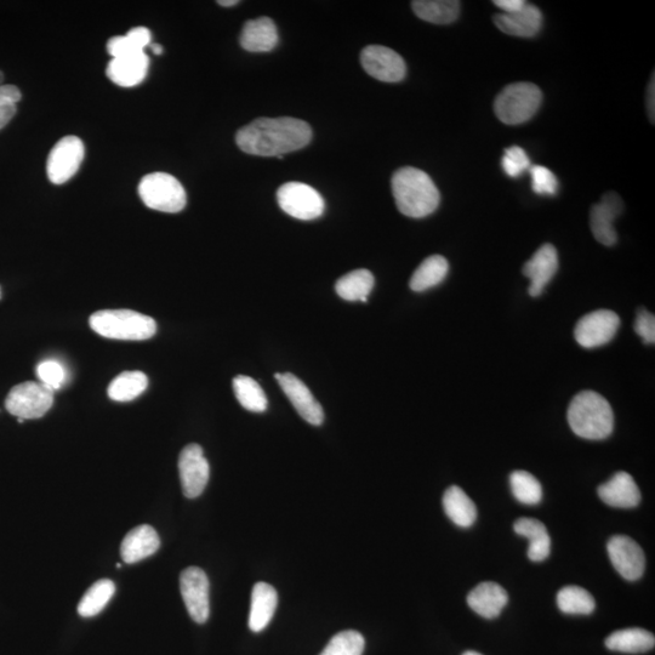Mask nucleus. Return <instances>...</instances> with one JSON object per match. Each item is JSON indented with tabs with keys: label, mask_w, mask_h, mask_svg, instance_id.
I'll use <instances>...</instances> for the list:
<instances>
[{
	"label": "nucleus",
	"mask_w": 655,
	"mask_h": 655,
	"mask_svg": "<svg viewBox=\"0 0 655 655\" xmlns=\"http://www.w3.org/2000/svg\"><path fill=\"white\" fill-rule=\"evenodd\" d=\"M311 139L310 125L290 117L255 119L236 135L241 151L260 157H283L306 147Z\"/></svg>",
	"instance_id": "nucleus-1"
},
{
	"label": "nucleus",
	"mask_w": 655,
	"mask_h": 655,
	"mask_svg": "<svg viewBox=\"0 0 655 655\" xmlns=\"http://www.w3.org/2000/svg\"><path fill=\"white\" fill-rule=\"evenodd\" d=\"M392 192L398 210L413 219L435 213L441 201L434 181L417 168L397 170L392 176Z\"/></svg>",
	"instance_id": "nucleus-2"
},
{
	"label": "nucleus",
	"mask_w": 655,
	"mask_h": 655,
	"mask_svg": "<svg viewBox=\"0 0 655 655\" xmlns=\"http://www.w3.org/2000/svg\"><path fill=\"white\" fill-rule=\"evenodd\" d=\"M567 418L574 434L585 440H605L614 429L611 404L594 391L578 393L569 404Z\"/></svg>",
	"instance_id": "nucleus-3"
},
{
	"label": "nucleus",
	"mask_w": 655,
	"mask_h": 655,
	"mask_svg": "<svg viewBox=\"0 0 655 655\" xmlns=\"http://www.w3.org/2000/svg\"><path fill=\"white\" fill-rule=\"evenodd\" d=\"M90 327L107 339L140 341L151 339L157 333L152 317L130 310H104L90 317Z\"/></svg>",
	"instance_id": "nucleus-4"
},
{
	"label": "nucleus",
	"mask_w": 655,
	"mask_h": 655,
	"mask_svg": "<svg viewBox=\"0 0 655 655\" xmlns=\"http://www.w3.org/2000/svg\"><path fill=\"white\" fill-rule=\"evenodd\" d=\"M543 101L537 85L520 82L508 85L494 102L495 115L508 125L523 124L533 118Z\"/></svg>",
	"instance_id": "nucleus-5"
},
{
	"label": "nucleus",
	"mask_w": 655,
	"mask_h": 655,
	"mask_svg": "<svg viewBox=\"0 0 655 655\" xmlns=\"http://www.w3.org/2000/svg\"><path fill=\"white\" fill-rule=\"evenodd\" d=\"M139 195L147 208L163 213H179L184 210L187 196L178 179L167 173L146 175L140 181Z\"/></svg>",
	"instance_id": "nucleus-6"
},
{
	"label": "nucleus",
	"mask_w": 655,
	"mask_h": 655,
	"mask_svg": "<svg viewBox=\"0 0 655 655\" xmlns=\"http://www.w3.org/2000/svg\"><path fill=\"white\" fill-rule=\"evenodd\" d=\"M53 404V390L42 383L27 381L11 389L5 408L17 419L31 420L44 417Z\"/></svg>",
	"instance_id": "nucleus-7"
},
{
	"label": "nucleus",
	"mask_w": 655,
	"mask_h": 655,
	"mask_svg": "<svg viewBox=\"0 0 655 655\" xmlns=\"http://www.w3.org/2000/svg\"><path fill=\"white\" fill-rule=\"evenodd\" d=\"M277 201L284 213L304 221L320 218L326 209L320 193L303 182H288L279 187Z\"/></svg>",
	"instance_id": "nucleus-8"
},
{
	"label": "nucleus",
	"mask_w": 655,
	"mask_h": 655,
	"mask_svg": "<svg viewBox=\"0 0 655 655\" xmlns=\"http://www.w3.org/2000/svg\"><path fill=\"white\" fill-rule=\"evenodd\" d=\"M85 148L77 136H66L51 150L47 162L48 178L55 185L65 184L77 174L83 163Z\"/></svg>",
	"instance_id": "nucleus-9"
},
{
	"label": "nucleus",
	"mask_w": 655,
	"mask_h": 655,
	"mask_svg": "<svg viewBox=\"0 0 655 655\" xmlns=\"http://www.w3.org/2000/svg\"><path fill=\"white\" fill-rule=\"evenodd\" d=\"M620 318L611 310H598L580 318L574 329L575 340L585 349H595L614 339Z\"/></svg>",
	"instance_id": "nucleus-10"
},
{
	"label": "nucleus",
	"mask_w": 655,
	"mask_h": 655,
	"mask_svg": "<svg viewBox=\"0 0 655 655\" xmlns=\"http://www.w3.org/2000/svg\"><path fill=\"white\" fill-rule=\"evenodd\" d=\"M361 64L370 77L385 83H397L406 77L407 66L400 54L383 45H369L361 54Z\"/></svg>",
	"instance_id": "nucleus-11"
},
{
	"label": "nucleus",
	"mask_w": 655,
	"mask_h": 655,
	"mask_svg": "<svg viewBox=\"0 0 655 655\" xmlns=\"http://www.w3.org/2000/svg\"><path fill=\"white\" fill-rule=\"evenodd\" d=\"M179 472L185 497L198 498L207 487L210 476L209 463L204 457L201 446L192 443L182 449L179 458Z\"/></svg>",
	"instance_id": "nucleus-12"
},
{
	"label": "nucleus",
	"mask_w": 655,
	"mask_h": 655,
	"mask_svg": "<svg viewBox=\"0 0 655 655\" xmlns=\"http://www.w3.org/2000/svg\"><path fill=\"white\" fill-rule=\"evenodd\" d=\"M209 579L201 568H186L180 575V590L187 612L198 624L207 622L210 614Z\"/></svg>",
	"instance_id": "nucleus-13"
},
{
	"label": "nucleus",
	"mask_w": 655,
	"mask_h": 655,
	"mask_svg": "<svg viewBox=\"0 0 655 655\" xmlns=\"http://www.w3.org/2000/svg\"><path fill=\"white\" fill-rule=\"evenodd\" d=\"M607 551L613 567L629 582H636L645 573L646 556L635 540L615 535L608 541Z\"/></svg>",
	"instance_id": "nucleus-14"
},
{
	"label": "nucleus",
	"mask_w": 655,
	"mask_h": 655,
	"mask_svg": "<svg viewBox=\"0 0 655 655\" xmlns=\"http://www.w3.org/2000/svg\"><path fill=\"white\" fill-rule=\"evenodd\" d=\"M275 377L300 417L311 425H322L323 408L320 402L313 397L309 387L292 373L276 374Z\"/></svg>",
	"instance_id": "nucleus-15"
},
{
	"label": "nucleus",
	"mask_w": 655,
	"mask_h": 655,
	"mask_svg": "<svg viewBox=\"0 0 655 655\" xmlns=\"http://www.w3.org/2000/svg\"><path fill=\"white\" fill-rule=\"evenodd\" d=\"M623 201L617 193L608 192L602 201L595 204L590 213V226L592 235L597 242L606 247H613L618 241L614 230V221L623 213Z\"/></svg>",
	"instance_id": "nucleus-16"
},
{
	"label": "nucleus",
	"mask_w": 655,
	"mask_h": 655,
	"mask_svg": "<svg viewBox=\"0 0 655 655\" xmlns=\"http://www.w3.org/2000/svg\"><path fill=\"white\" fill-rule=\"evenodd\" d=\"M558 270L557 250L551 244H544L532 259L523 266V275L531 279L528 292L532 298H538L554 278Z\"/></svg>",
	"instance_id": "nucleus-17"
},
{
	"label": "nucleus",
	"mask_w": 655,
	"mask_h": 655,
	"mask_svg": "<svg viewBox=\"0 0 655 655\" xmlns=\"http://www.w3.org/2000/svg\"><path fill=\"white\" fill-rule=\"evenodd\" d=\"M598 497L612 508L632 509L640 504L641 492L634 478L620 471L598 487Z\"/></svg>",
	"instance_id": "nucleus-18"
},
{
	"label": "nucleus",
	"mask_w": 655,
	"mask_h": 655,
	"mask_svg": "<svg viewBox=\"0 0 655 655\" xmlns=\"http://www.w3.org/2000/svg\"><path fill=\"white\" fill-rule=\"evenodd\" d=\"M495 25L509 36L532 38L543 27V14L535 5L526 4L521 10L512 14H498L494 17Z\"/></svg>",
	"instance_id": "nucleus-19"
},
{
	"label": "nucleus",
	"mask_w": 655,
	"mask_h": 655,
	"mask_svg": "<svg viewBox=\"0 0 655 655\" xmlns=\"http://www.w3.org/2000/svg\"><path fill=\"white\" fill-rule=\"evenodd\" d=\"M148 67H150V60L144 51H141L123 58L112 59L106 73L110 81L119 87L131 88L144 82Z\"/></svg>",
	"instance_id": "nucleus-20"
},
{
	"label": "nucleus",
	"mask_w": 655,
	"mask_h": 655,
	"mask_svg": "<svg viewBox=\"0 0 655 655\" xmlns=\"http://www.w3.org/2000/svg\"><path fill=\"white\" fill-rule=\"evenodd\" d=\"M239 43L250 53H269L278 44V31L270 17L250 20L244 25Z\"/></svg>",
	"instance_id": "nucleus-21"
},
{
	"label": "nucleus",
	"mask_w": 655,
	"mask_h": 655,
	"mask_svg": "<svg viewBox=\"0 0 655 655\" xmlns=\"http://www.w3.org/2000/svg\"><path fill=\"white\" fill-rule=\"evenodd\" d=\"M508 592L497 583L484 582L476 586L467 596L472 611L486 619L499 617L508 605Z\"/></svg>",
	"instance_id": "nucleus-22"
},
{
	"label": "nucleus",
	"mask_w": 655,
	"mask_h": 655,
	"mask_svg": "<svg viewBox=\"0 0 655 655\" xmlns=\"http://www.w3.org/2000/svg\"><path fill=\"white\" fill-rule=\"evenodd\" d=\"M161 546L156 529L142 524L125 535L121 545V555L125 563H136L156 554Z\"/></svg>",
	"instance_id": "nucleus-23"
},
{
	"label": "nucleus",
	"mask_w": 655,
	"mask_h": 655,
	"mask_svg": "<svg viewBox=\"0 0 655 655\" xmlns=\"http://www.w3.org/2000/svg\"><path fill=\"white\" fill-rule=\"evenodd\" d=\"M277 605L278 595L272 585L262 582L255 584L249 614L250 630L254 632L264 630L271 623Z\"/></svg>",
	"instance_id": "nucleus-24"
},
{
	"label": "nucleus",
	"mask_w": 655,
	"mask_h": 655,
	"mask_svg": "<svg viewBox=\"0 0 655 655\" xmlns=\"http://www.w3.org/2000/svg\"><path fill=\"white\" fill-rule=\"evenodd\" d=\"M514 529L518 535L529 540V560L543 562L550 556L551 538L544 523L534 518H520L515 522Z\"/></svg>",
	"instance_id": "nucleus-25"
},
{
	"label": "nucleus",
	"mask_w": 655,
	"mask_h": 655,
	"mask_svg": "<svg viewBox=\"0 0 655 655\" xmlns=\"http://www.w3.org/2000/svg\"><path fill=\"white\" fill-rule=\"evenodd\" d=\"M443 508L454 524L469 528L476 522L477 509L474 501L458 486L448 488L443 497Z\"/></svg>",
	"instance_id": "nucleus-26"
},
{
	"label": "nucleus",
	"mask_w": 655,
	"mask_h": 655,
	"mask_svg": "<svg viewBox=\"0 0 655 655\" xmlns=\"http://www.w3.org/2000/svg\"><path fill=\"white\" fill-rule=\"evenodd\" d=\"M449 271V264L446 258L441 255H432L421 262V265L410 278L409 287L413 292H425L434 288L446 279Z\"/></svg>",
	"instance_id": "nucleus-27"
},
{
	"label": "nucleus",
	"mask_w": 655,
	"mask_h": 655,
	"mask_svg": "<svg viewBox=\"0 0 655 655\" xmlns=\"http://www.w3.org/2000/svg\"><path fill=\"white\" fill-rule=\"evenodd\" d=\"M655 646L654 635L645 629H625L607 637L606 647L622 653H645Z\"/></svg>",
	"instance_id": "nucleus-28"
},
{
	"label": "nucleus",
	"mask_w": 655,
	"mask_h": 655,
	"mask_svg": "<svg viewBox=\"0 0 655 655\" xmlns=\"http://www.w3.org/2000/svg\"><path fill=\"white\" fill-rule=\"evenodd\" d=\"M412 8L419 19L435 25L452 24L460 14V3L455 0H417Z\"/></svg>",
	"instance_id": "nucleus-29"
},
{
	"label": "nucleus",
	"mask_w": 655,
	"mask_h": 655,
	"mask_svg": "<svg viewBox=\"0 0 655 655\" xmlns=\"http://www.w3.org/2000/svg\"><path fill=\"white\" fill-rule=\"evenodd\" d=\"M373 273L368 270H356L341 277L335 284L336 293L347 301L367 303L368 296L374 288Z\"/></svg>",
	"instance_id": "nucleus-30"
},
{
	"label": "nucleus",
	"mask_w": 655,
	"mask_h": 655,
	"mask_svg": "<svg viewBox=\"0 0 655 655\" xmlns=\"http://www.w3.org/2000/svg\"><path fill=\"white\" fill-rule=\"evenodd\" d=\"M116 592V585L112 580L102 579L91 585L85 592L78 605V613L83 618L95 617L108 605Z\"/></svg>",
	"instance_id": "nucleus-31"
},
{
	"label": "nucleus",
	"mask_w": 655,
	"mask_h": 655,
	"mask_svg": "<svg viewBox=\"0 0 655 655\" xmlns=\"http://www.w3.org/2000/svg\"><path fill=\"white\" fill-rule=\"evenodd\" d=\"M148 386L146 374L124 372L108 386V397L116 402H130L144 393Z\"/></svg>",
	"instance_id": "nucleus-32"
},
{
	"label": "nucleus",
	"mask_w": 655,
	"mask_h": 655,
	"mask_svg": "<svg viewBox=\"0 0 655 655\" xmlns=\"http://www.w3.org/2000/svg\"><path fill=\"white\" fill-rule=\"evenodd\" d=\"M233 391L243 408L253 413H264L269 406L264 390L258 381L246 375H238L233 379Z\"/></svg>",
	"instance_id": "nucleus-33"
},
{
	"label": "nucleus",
	"mask_w": 655,
	"mask_h": 655,
	"mask_svg": "<svg viewBox=\"0 0 655 655\" xmlns=\"http://www.w3.org/2000/svg\"><path fill=\"white\" fill-rule=\"evenodd\" d=\"M557 606L562 613L589 615L595 611V598L579 586H566L557 594Z\"/></svg>",
	"instance_id": "nucleus-34"
},
{
	"label": "nucleus",
	"mask_w": 655,
	"mask_h": 655,
	"mask_svg": "<svg viewBox=\"0 0 655 655\" xmlns=\"http://www.w3.org/2000/svg\"><path fill=\"white\" fill-rule=\"evenodd\" d=\"M510 486L514 497L522 504L535 505L543 499L540 482L527 471H515L510 476Z\"/></svg>",
	"instance_id": "nucleus-35"
},
{
	"label": "nucleus",
	"mask_w": 655,
	"mask_h": 655,
	"mask_svg": "<svg viewBox=\"0 0 655 655\" xmlns=\"http://www.w3.org/2000/svg\"><path fill=\"white\" fill-rule=\"evenodd\" d=\"M364 646L366 641L360 632L341 631L330 640L320 655H362Z\"/></svg>",
	"instance_id": "nucleus-36"
},
{
	"label": "nucleus",
	"mask_w": 655,
	"mask_h": 655,
	"mask_svg": "<svg viewBox=\"0 0 655 655\" xmlns=\"http://www.w3.org/2000/svg\"><path fill=\"white\" fill-rule=\"evenodd\" d=\"M37 375L41 383L53 391L61 389L67 378L65 367L60 362L54 360L39 363Z\"/></svg>",
	"instance_id": "nucleus-37"
},
{
	"label": "nucleus",
	"mask_w": 655,
	"mask_h": 655,
	"mask_svg": "<svg viewBox=\"0 0 655 655\" xmlns=\"http://www.w3.org/2000/svg\"><path fill=\"white\" fill-rule=\"evenodd\" d=\"M501 165H503L506 175H509L510 178H518L523 172L531 168V159H529L523 148L512 146L505 150Z\"/></svg>",
	"instance_id": "nucleus-38"
},
{
	"label": "nucleus",
	"mask_w": 655,
	"mask_h": 655,
	"mask_svg": "<svg viewBox=\"0 0 655 655\" xmlns=\"http://www.w3.org/2000/svg\"><path fill=\"white\" fill-rule=\"evenodd\" d=\"M532 187L538 195H556L558 189V181L554 173L548 168L541 167V165H534L531 168Z\"/></svg>",
	"instance_id": "nucleus-39"
},
{
	"label": "nucleus",
	"mask_w": 655,
	"mask_h": 655,
	"mask_svg": "<svg viewBox=\"0 0 655 655\" xmlns=\"http://www.w3.org/2000/svg\"><path fill=\"white\" fill-rule=\"evenodd\" d=\"M635 332L643 340V343L648 345L655 343V318L653 313L645 309H640L637 312Z\"/></svg>",
	"instance_id": "nucleus-40"
},
{
	"label": "nucleus",
	"mask_w": 655,
	"mask_h": 655,
	"mask_svg": "<svg viewBox=\"0 0 655 655\" xmlns=\"http://www.w3.org/2000/svg\"><path fill=\"white\" fill-rule=\"evenodd\" d=\"M107 51L112 56V59H118L123 58V56L141 53L142 50L136 48L128 36H117L108 41Z\"/></svg>",
	"instance_id": "nucleus-41"
},
{
	"label": "nucleus",
	"mask_w": 655,
	"mask_h": 655,
	"mask_svg": "<svg viewBox=\"0 0 655 655\" xmlns=\"http://www.w3.org/2000/svg\"><path fill=\"white\" fill-rule=\"evenodd\" d=\"M127 36L139 50L144 51L147 45H151V32L146 27H135L127 33Z\"/></svg>",
	"instance_id": "nucleus-42"
},
{
	"label": "nucleus",
	"mask_w": 655,
	"mask_h": 655,
	"mask_svg": "<svg viewBox=\"0 0 655 655\" xmlns=\"http://www.w3.org/2000/svg\"><path fill=\"white\" fill-rule=\"evenodd\" d=\"M494 4L501 10H504V14H512L521 10L527 3L523 2V0H497Z\"/></svg>",
	"instance_id": "nucleus-43"
},
{
	"label": "nucleus",
	"mask_w": 655,
	"mask_h": 655,
	"mask_svg": "<svg viewBox=\"0 0 655 655\" xmlns=\"http://www.w3.org/2000/svg\"><path fill=\"white\" fill-rule=\"evenodd\" d=\"M17 112L16 105H0V130L7 127Z\"/></svg>",
	"instance_id": "nucleus-44"
},
{
	"label": "nucleus",
	"mask_w": 655,
	"mask_h": 655,
	"mask_svg": "<svg viewBox=\"0 0 655 655\" xmlns=\"http://www.w3.org/2000/svg\"><path fill=\"white\" fill-rule=\"evenodd\" d=\"M654 96H655V84H654V74H653L652 82L651 84H649L648 91H647V110H648L649 118H651L652 123H654V115H655Z\"/></svg>",
	"instance_id": "nucleus-45"
},
{
	"label": "nucleus",
	"mask_w": 655,
	"mask_h": 655,
	"mask_svg": "<svg viewBox=\"0 0 655 655\" xmlns=\"http://www.w3.org/2000/svg\"><path fill=\"white\" fill-rule=\"evenodd\" d=\"M218 4L221 5V7L230 8L235 7V5L239 4V2L238 0H220Z\"/></svg>",
	"instance_id": "nucleus-46"
},
{
	"label": "nucleus",
	"mask_w": 655,
	"mask_h": 655,
	"mask_svg": "<svg viewBox=\"0 0 655 655\" xmlns=\"http://www.w3.org/2000/svg\"><path fill=\"white\" fill-rule=\"evenodd\" d=\"M151 49L156 55H161L163 53V48L161 44H151Z\"/></svg>",
	"instance_id": "nucleus-47"
},
{
	"label": "nucleus",
	"mask_w": 655,
	"mask_h": 655,
	"mask_svg": "<svg viewBox=\"0 0 655 655\" xmlns=\"http://www.w3.org/2000/svg\"><path fill=\"white\" fill-rule=\"evenodd\" d=\"M4 84V73L0 71V85Z\"/></svg>",
	"instance_id": "nucleus-48"
},
{
	"label": "nucleus",
	"mask_w": 655,
	"mask_h": 655,
	"mask_svg": "<svg viewBox=\"0 0 655 655\" xmlns=\"http://www.w3.org/2000/svg\"><path fill=\"white\" fill-rule=\"evenodd\" d=\"M463 655H482V654L477 653V652L469 651V652L464 653Z\"/></svg>",
	"instance_id": "nucleus-49"
},
{
	"label": "nucleus",
	"mask_w": 655,
	"mask_h": 655,
	"mask_svg": "<svg viewBox=\"0 0 655 655\" xmlns=\"http://www.w3.org/2000/svg\"><path fill=\"white\" fill-rule=\"evenodd\" d=\"M0 298H2V290H0Z\"/></svg>",
	"instance_id": "nucleus-50"
}]
</instances>
